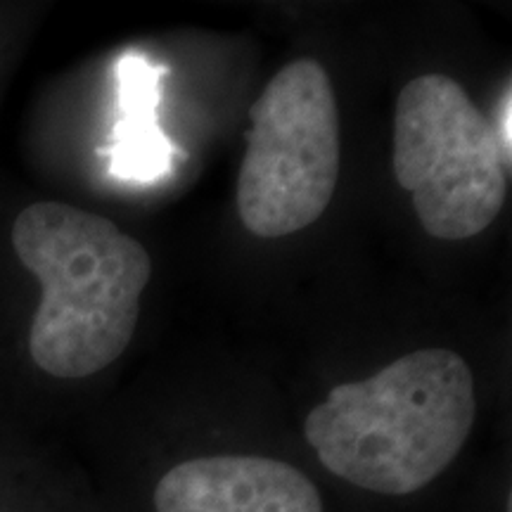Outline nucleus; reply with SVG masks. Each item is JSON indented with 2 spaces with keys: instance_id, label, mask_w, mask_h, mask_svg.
<instances>
[{
  "instance_id": "1",
  "label": "nucleus",
  "mask_w": 512,
  "mask_h": 512,
  "mask_svg": "<svg viewBox=\"0 0 512 512\" xmlns=\"http://www.w3.org/2000/svg\"><path fill=\"white\" fill-rule=\"evenodd\" d=\"M477 413L465 358L418 349L366 380L332 387L306 413L302 434L332 482L373 503H411L463 458Z\"/></svg>"
},
{
  "instance_id": "2",
  "label": "nucleus",
  "mask_w": 512,
  "mask_h": 512,
  "mask_svg": "<svg viewBox=\"0 0 512 512\" xmlns=\"http://www.w3.org/2000/svg\"><path fill=\"white\" fill-rule=\"evenodd\" d=\"M12 247L43 287L29 356L57 380H83L124 354L152 275L147 249L110 219L43 200L19 211Z\"/></svg>"
},
{
  "instance_id": "3",
  "label": "nucleus",
  "mask_w": 512,
  "mask_h": 512,
  "mask_svg": "<svg viewBox=\"0 0 512 512\" xmlns=\"http://www.w3.org/2000/svg\"><path fill=\"white\" fill-rule=\"evenodd\" d=\"M392 164L432 238H475L501 214L510 159L494 124L444 74L418 76L401 88Z\"/></svg>"
},
{
  "instance_id": "4",
  "label": "nucleus",
  "mask_w": 512,
  "mask_h": 512,
  "mask_svg": "<svg viewBox=\"0 0 512 512\" xmlns=\"http://www.w3.org/2000/svg\"><path fill=\"white\" fill-rule=\"evenodd\" d=\"M238 176V211L256 238H285L316 223L339 178V114L330 74L316 60L280 69L252 105Z\"/></svg>"
},
{
  "instance_id": "5",
  "label": "nucleus",
  "mask_w": 512,
  "mask_h": 512,
  "mask_svg": "<svg viewBox=\"0 0 512 512\" xmlns=\"http://www.w3.org/2000/svg\"><path fill=\"white\" fill-rule=\"evenodd\" d=\"M138 512H330V501L292 458L235 446L159 465Z\"/></svg>"
},
{
  "instance_id": "6",
  "label": "nucleus",
  "mask_w": 512,
  "mask_h": 512,
  "mask_svg": "<svg viewBox=\"0 0 512 512\" xmlns=\"http://www.w3.org/2000/svg\"><path fill=\"white\" fill-rule=\"evenodd\" d=\"M119 72L126 119L117 131L112 171L121 178L155 181L166 174L174 152L157 126L159 79L164 69L152 64L145 55H126Z\"/></svg>"
},
{
  "instance_id": "7",
  "label": "nucleus",
  "mask_w": 512,
  "mask_h": 512,
  "mask_svg": "<svg viewBox=\"0 0 512 512\" xmlns=\"http://www.w3.org/2000/svg\"><path fill=\"white\" fill-rule=\"evenodd\" d=\"M510 114H512V102H510V88H505L503 102H501V119H498V126H494L498 143H501L503 155L510 159V150H512V136H510Z\"/></svg>"
}]
</instances>
